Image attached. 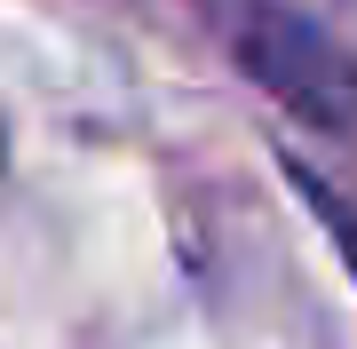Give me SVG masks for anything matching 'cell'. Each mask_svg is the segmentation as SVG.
<instances>
[{
  "instance_id": "1",
  "label": "cell",
  "mask_w": 357,
  "mask_h": 349,
  "mask_svg": "<svg viewBox=\"0 0 357 349\" xmlns=\"http://www.w3.org/2000/svg\"><path fill=\"white\" fill-rule=\"evenodd\" d=\"M230 48L238 64L278 95L286 111L318 119V127H349L357 119V64L333 32H318L286 0H238L230 8Z\"/></svg>"
},
{
  "instance_id": "2",
  "label": "cell",
  "mask_w": 357,
  "mask_h": 349,
  "mask_svg": "<svg viewBox=\"0 0 357 349\" xmlns=\"http://www.w3.org/2000/svg\"><path fill=\"white\" fill-rule=\"evenodd\" d=\"M302 191L318 199V215H326V231L342 238V254H349V270H357V215L342 207V199H326V191H318V183H310V175H302Z\"/></svg>"
}]
</instances>
